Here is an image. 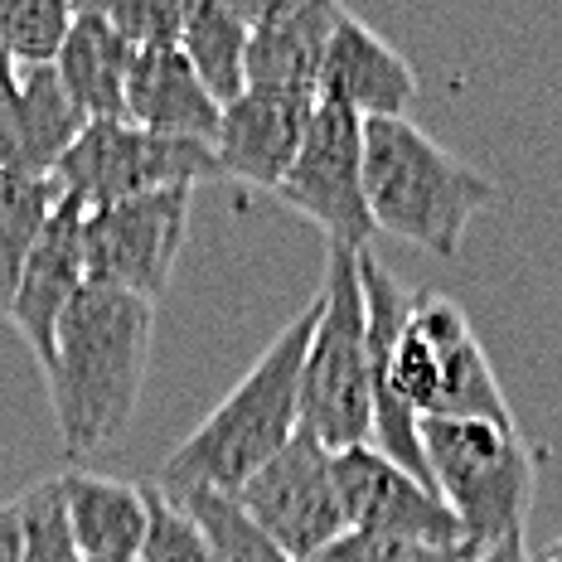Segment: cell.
<instances>
[{
    "instance_id": "6da1fadb",
    "label": "cell",
    "mask_w": 562,
    "mask_h": 562,
    "mask_svg": "<svg viewBox=\"0 0 562 562\" xmlns=\"http://www.w3.org/2000/svg\"><path fill=\"white\" fill-rule=\"evenodd\" d=\"M150 330H156V306L126 291L83 286L68 306L54 364L44 369L68 471L126 437L146 389Z\"/></svg>"
},
{
    "instance_id": "7a4b0ae2",
    "label": "cell",
    "mask_w": 562,
    "mask_h": 562,
    "mask_svg": "<svg viewBox=\"0 0 562 562\" xmlns=\"http://www.w3.org/2000/svg\"><path fill=\"white\" fill-rule=\"evenodd\" d=\"M315 315H321V301H311L257 355V364L233 383V393L224 403L166 456V465L156 475V485L166 495H190V490L238 495L296 437L301 431V369H306Z\"/></svg>"
},
{
    "instance_id": "3957f363",
    "label": "cell",
    "mask_w": 562,
    "mask_h": 562,
    "mask_svg": "<svg viewBox=\"0 0 562 562\" xmlns=\"http://www.w3.org/2000/svg\"><path fill=\"white\" fill-rule=\"evenodd\" d=\"M431 485L465 533L475 562H538L529 558V514L543 447L499 422H422Z\"/></svg>"
},
{
    "instance_id": "277c9868",
    "label": "cell",
    "mask_w": 562,
    "mask_h": 562,
    "mask_svg": "<svg viewBox=\"0 0 562 562\" xmlns=\"http://www.w3.org/2000/svg\"><path fill=\"white\" fill-rule=\"evenodd\" d=\"M364 194L379 233L451 262L480 209L495 204V180L451 156L413 116L364 122Z\"/></svg>"
},
{
    "instance_id": "5b68a950",
    "label": "cell",
    "mask_w": 562,
    "mask_h": 562,
    "mask_svg": "<svg viewBox=\"0 0 562 562\" xmlns=\"http://www.w3.org/2000/svg\"><path fill=\"white\" fill-rule=\"evenodd\" d=\"M321 315L301 369V431H311L330 456L373 447L369 393V306L359 286V252L325 248Z\"/></svg>"
},
{
    "instance_id": "8992f818",
    "label": "cell",
    "mask_w": 562,
    "mask_h": 562,
    "mask_svg": "<svg viewBox=\"0 0 562 562\" xmlns=\"http://www.w3.org/2000/svg\"><path fill=\"white\" fill-rule=\"evenodd\" d=\"M64 199H74L83 214L156 190H194L204 180H224L218 156L209 140H180L140 132L132 122H88L54 170Z\"/></svg>"
},
{
    "instance_id": "52a82bcc",
    "label": "cell",
    "mask_w": 562,
    "mask_h": 562,
    "mask_svg": "<svg viewBox=\"0 0 562 562\" xmlns=\"http://www.w3.org/2000/svg\"><path fill=\"white\" fill-rule=\"evenodd\" d=\"M277 199L325 233V248L369 252L379 228L364 194V116L325 98L315 102L311 132L291 175L277 184Z\"/></svg>"
},
{
    "instance_id": "ba28073f",
    "label": "cell",
    "mask_w": 562,
    "mask_h": 562,
    "mask_svg": "<svg viewBox=\"0 0 562 562\" xmlns=\"http://www.w3.org/2000/svg\"><path fill=\"white\" fill-rule=\"evenodd\" d=\"M190 204L194 190H156L83 214L88 286L126 291L156 306L170 286L184 233H190Z\"/></svg>"
},
{
    "instance_id": "9c48e42d",
    "label": "cell",
    "mask_w": 562,
    "mask_h": 562,
    "mask_svg": "<svg viewBox=\"0 0 562 562\" xmlns=\"http://www.w3.org/2000/svg\"><path fill=\"white\" fill-rule=\"evenodd\" d=\"M233 499L291 562H306L349 533L335 456L311 431H296Z\"/></svg>"
},
{
    "instance_id": "30bf717a",
    "label": "cell",
    "mask_w": 562,
    "mask_h": 562,
    "mask_svg": "<svg viewBox=\"0 0 562 562\" xmlns=\"http://www.w3.org/2000/svg\"><path fill=\"white\" fill-rule=\"evenodd\" d=\"M339 499L355 533L397 538V543L437 548V553H461L465 533L456 514L441 505L437 490L413 480L403 465H393L379 447H355L335 456Z\"/></svg>"
},
{
    "instance_id": "8fae6325",
    "label": "cell",
    "mask_w": 562,
    "mask_h": 562,
    "mask_svg": "<svg viewBox=\"0 0 562 562\" xmlns=\"http://www.w3.org/2000/svg\"><path fill=\"white\" fill-rule=\"evenodd\" d=\"M407 325L441 359V397H437V413L427 422H499V427H519L505 403V389L495 379V364H490L485 345L475 339L471 315H465L461 301L413 291Z\"/></svg>"
},
{
    "instance_id": "7c38bea8",
    "label": "cell",
    "mask_w": 562,
    "mask_h": 562,
    "mask_svg": "<svg viewBox=\"0 0 562 562\" xmlns=\"http://www.w3.org/2000/svg\"><path fill=\"white\" fill-rule=\"evenodd\" d=\"M315 102L321 98H291V92H262V88H248L238 102H228L214 136V156L224 180L277 194V184L286 180L301 156Z\"/></svg>"
},
{
    "instance_id": "4fadbf2b",
    "label": "cell",
    "mask_w": 562,
    "mask_h": 562,
    "mask_svg": "<svg viewBox=\"0 0 562 562\" xmlns=\"http://www.w3.org/2000/svg\"><path fill=\"white\" fill-rule=\"evenodd\" d=\"M88 286V257H83V209L74 199L54 209V218L44 224L40 243H34L20 291L10 301L5 321L20 330V339L34 349L40 369L54 364L58 325H64L68 306L78 301V291Z\"/></svg>"
},
{
    "instance_id": "5bb4252c",
    "label": "cell",
    "mask_w": 562,
    "mask_h": 562,
    "mask_svg": "<svg viewBox=\"0 0 562 562\" xmlns=\"http://www.w3.org/2000/svg\"><path fill=\"white\" fill-rule=\"evenodd\" d=\"M345 15L330 0H262L248 40V88L321 98L325 49Z\"/></svg>"
},
{
    "instance_id": "9a60e30c",
    "label": "cell",
    "mask_w": 562,
    "mask_h": 562,
    "mask_svg": "<svg viewBox=\"0 0 562 562\" xmlns=\"http://www.w3.org/2000/svg\"><path fill=\"white\" fill-rule=\"evenodd\" d=\"M321 98L339 102L364 122H383V116H407L417 102V68L369 30L359 15H339L325 49V74H321Z\"/></svg>"
},
{
    "instance_id": "2e32d148",
    "label": "cell",
    "mask_w": 562,
    "mask_h": 562,
    "mask_svg": "<svg viewBox=\"0 0 562 562\" xmlns=\"http://www.w3.org/2000/svg\"><path fill=\"white\" fill-rule=\"evenodd\" d=\"M88 132V116L58 83V68H20V83L0 102V175H54Z\"/></svg>"
},
{
    "instance_id": "e0dca14e",
    "label": "cell",
    "mask_w": 562,
    "mask_h": 562,
    "mask_svg": "<svg viewBox=\"0 0 562 562\" xmlns=\"http://www.w3.org/2000/svg\"><path fill=\"white\" fill-rule=\"evenodd\" d=\"M218 116H224V108L214 102V92L199 83V74L180 49L136 54L132 78H126V122L132 126L214 146Z\"/></svg>"
},
{
    "instance_id": "ac0fdd59",
    "label": "cell",
    "mask_w": 562,
    "mask_h": 562,
    "mask_svg": "<svg viewBox=\"0 0 562 562\" xmlns=\"http://www.w3.org/2000/svg\"><path fill=\"white\" fill-rule=\"evenodd\" d=\"M58 485H64L68 529H74L83 562L140 558V543H146V485L83 471V465L64 471Z\"/></svg>"
},
{
    "instance_id": "d6986e66",
    "label": "cell",
    "mask_w": 562,
    "mask_h": 562,
    "mask_svg": "<svg viewBox=\"0 0 562 562\" xmlns=\"http://www.w3.org/2000/svg\"><path fill=\"white\" fill-rule=\"evenodd\" d=\"M132 64L136 54L112 30L102 5H78L74 30H68L54 68H58V83L83 108L88 122H126V78H132Z\"/></svg>"
},
{
    "instance_id": "ffe728a7",
    "label": "cell",
    "mask_w": 562,
    "mask_h": 562,
    "mask_svg": "<svg viewBox=\"0 0 562 562\" xmlns=\"http://www.w3.org/2000/svg\"><path fill=\"white\" fill-rule=\"evenodd\" d=\"M262 5V0H257ZM257 5H233V0H190L180 34V54L190 58L199 83L214 92L218 108L238 102L248 92V40Z\"/></svg>"
},
{
    "instance_id": "44dd1931",
    "label": "cell",
    "mask_w": 562,
    "mask_h": 562,
    "mask_svg": "<svg viewBox=\"0 0 562 562\" xmlns=\"http://www.w3.org/2000/svg\"><path fill=\"white\" fill-rule=\"evenodd\" d=\"M58 204L64 190L54 175H0V315H10L25 262Z\"/></svg>"
},
{
    "instance_id": "7402d4cb",
    "label": "cell",
    "mask_w": 562,
    "mask_h": 562,
    "mask_svg": "<svg viewBox=\"0 0 562 562\" xmlns=\"http://www.w3.org/2000/svg\"><path fill=\"white\" fill-rule=\"evenodd\" d=\"M170 499L190 509V519L199 524V533H204V543H209V562H291L272 538L243 514V505L233 495L190 490V495H170Z\"/></svg>"
},
{
    "instance_id": "603a6c76",
    "label": "cell",
    "mask_w": 562,
    "mask_h": 562,
    "mask_svg": "<svg viewBox=\"0 0 562 562\" xmlns=\"http://www.w3.org/2000/svg\"><path fill=\"white\" fill-rule=\"evenodd\" d=\"M68 0H0V44L20 68H49L74 30Z\"/></svg>"
},
{
    "instance_id": "cb8c5ba5",
    "label": "cell",
    "mask_w": 562,
    "mask_h": 562,
    "mask_svg": "<svg viewBox=\"0 0 562 562\" xmlns=\"http://www.w3.org/2000/svg\"><path fill=\"white\" fill-rule=\"evenodd\" d=\"M15 509H20V562H83L74 529H68V505L58 475L30 485L15 499Z\"/></svg>"
},
{
    "instance_id": "d4e9b609",
    "label": "cell",
    "mask_w": 562,
    "mask_h": 562,
    "mask_svg": "<svg viewBox=\"0 0 562 562\" xmlns=\"http://www.w3.org/2000/svg\"><path fill=\"white\" fill-rule=\"evenodd\" d=\"M140 562H209V543L190 519V509L175 505L166 490L150 480L146 485V543Z\"/></svg>"
},
{
    "instance_id": "484cf974",
    "label": "cell",
    "mask_w": 562,
    "mask_h": 562,
    "mask_svg": "<svg viewBox=\"0 0 562 562\" xmlns=\"http://www.w3.org/2000/svg\"><path fill=\"white\" fill-rule=\"evenodd\" d=\"M102 15L112 20V30L122 34L132 54L180 49L190 0H126V5H102Z\"/></svg>"
},
{
    "instance_id": "4316f807",
    "label": "cell",
    "mask_w": 562,
    "mask_h": 562,
    "mask_svg": "<svg viewBox=\"0 0 562 562\" xmlns=\"http://www.w3.org/2000/svg\"><path fill=\"white\" fill-rule=\"evenodd\" d=\"M447 558H456V553H437V548H417V543H397V538H373V533L349 529L306 562H447Z\"/></svg>"
},
{
    "instance_id": "83f0119b",
    "label": "cell",
    "mask_w": 562,
    "mask_h": 562,
    "mask_svg": "<svg viewBox=\"0 0 562 562\" xmlns=\"http://www.w3.org/2000/svg\"><path fill=\"white\" fill-rule=\"evenodd\" d=\"M0 562H20V509H15V499L0 505Z\"/></svg>"
},
{
    "instance_id": "f1b7e54d",
    "label": "cell",
    "mask_w": 562,
    "mask_h": 562,
    "mask_svg": "<svg viewBox=\"0 0 562 562\" xmlns=\"http://www.w3.org/2000/svg\"><path fill=\"white\" fill-rule=\"evenodd\" d=\"M15 83H20V64L10 58L5 44H0V102H5L10 92H15Z\"/></svg>"
},
{
    "instance_id": "f546056e",
    "label": "cell",
    "mask_w": 562,
    "mask_h": 562,
    "mask_svg": "<svg viewBox=\"0 0 562 562\" xmlns=\"http://www.w3.org/2000/svg\"><path fill=\"white\" fill-rule=\"evenodd\" d=\"M538 562H562V538H558V543H553V548H548V553H543V558H538Z\"/></svg>"
},
{
    "instance_id": "4dcf8cb0",
    "label": "cell",
    "mask_w": 562,
    "mask_h": 562,
    "mask_svg": "<svg viewBox=\"0 0 562 562\" xmlns=\"http://www.w3.org/2000/svg\"><path fill=\"white\" fill-rule=\"evenodd\" d=\"M447 562H475L471 553H456V558H447Z\"/></svg>"
},
{
    "instance_id": "1f68e13d",
    "label": "cell",
    "mask_w": 562,
    "mask_h": 562,
    "mask_svg": "<svg viewBox=\"0 0 562 562\" xmlns=\"http://www.w3.org/2000/svg\"><path fill=\"white\" fill-rule=\"evenodd\" d=\"M126 562H140V558H126Z\"/></svg>"
}]
</instances>
